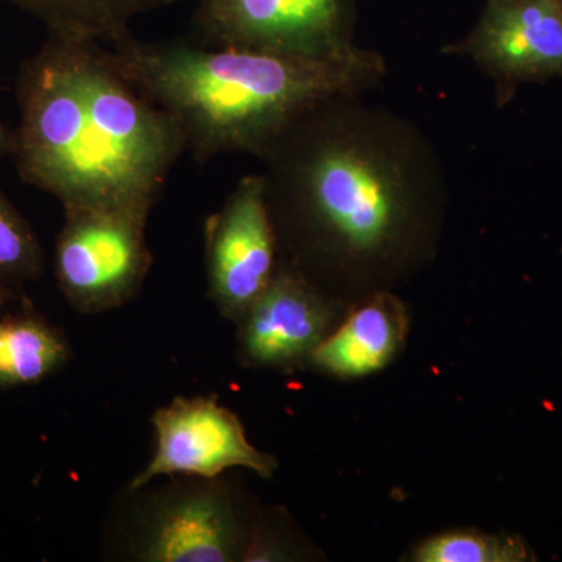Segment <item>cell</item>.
Instances as JSON below:
<instances>
[{
  "label": "cell",
  "mask_w": 562,
  "mask_h": 562,
  "mask_svg": "<svg viewBox=\"0 0 562 562\" xmlns=\"http://www.w3.org/2000/svg\"><path fill=\"white\" fill-rule=\"evenodd\" d=\"M362 95L316 103L258 158L280 260L344 303L430 265L449 203L430 138Z\"/></svg>",
  "instance_id": "obj_1"
},
{
  "label": "cell",
  "mask_w": 562,
  "mask_h": 562,
  "mask_svg": "<svg viewBox=\"0 0 562 562\" xmlns=\"http://www.w3.org/2000/svg\"><path fill=\"white\" fill-rule=\"evenodd\" d=\"M13 150L22 179L63 206L150 211L184 154L176 122L105 43L49 35L20 77Z\"/></svg>",
  "instance_id": "obj_2"
},
{
  "label": "cell",
  "mask_w": 562,
  "mask_h": 562,
  "mask_svg": "<svg viewBox=\"0 0 562 562\" xmlns=\"http://www.w3.org/2000/svg\"><path fill=\"white\" fill-rule=\"evenodd\" d=\"M110 49L201 162L225 154L260 158L306 110L333 95L366 94L387 72L379 52L360 46L330 60H305L194 38L146 43L131 32Z\"/></svg>",
  "instance_id": "obj_3"
},
{
  "label": "cell",
  "mask_w": 562,
  "mask_h": 562,
  "mask_svg": "<svg viewBox=\"0 0 562 562\" xmlns=\"http://www.w3.org/2000/svg\"><path fill=\"white\" fill-rule=\"evenodd\" d=\"M149 214L121 206H65L55 272L74 310L110 312L135 297L150 271Z\"/></svg>",
  "instance_id": "obj_4"
},
{
  "label": "cell",
  "mask_w": 562,
  "mask_h": 562,
  "mask_svg": "<svg viewBox=\"0 0 562 562\" xmlns=\"http://www.w3.org/2000/svg\"><path fill=\"white\" fill-rule=\"evenodd\" d=\"M355 24V0H199L192 38L214 47L330 60L357 47Z\"/></svg>",
  "instance_id": "obj_5"
},
{
  "label": "cell",
  "mask_w": 562,
  "mask_h": 562,
  "mask_svg": "<svg viewBox=\"0 0 562 562\" xmlns=\"http://www.w3.org/2000/svg\"><path fill=\"white\" fill-rule=\"evenodd\" d=\"M190 479L146 503L133 557L147 562L247 561L255 528L232 492L216 479Z\"/></svg>",
  "instance_id": "obj_6"
},
{
  "label": "cell",
  "mask_w": 562,
  "mask_h": 562,
  "mask_svg": "<svg viewBox=\"0 0 562 562\" xmlns=\"http://www.w3.org/2000/svg\"><path fill=\"white\" fill-rule=\"evenodd\" d=\"M279 260L265 177L250 173L205 225L209 295L222 316L238 324L268 290Z\"/></svg>",
  "instance_id": "obj_7"
},
{
  "label": "cell",
  "mask_w": 562,
  "mask_h": 562,
  "mask_svg": "<svg viewBox=\"0 0 562 562\" xmlns=\"http://www.w3.org/2000/svg\"><path fill=\"white\" fill-rule=\"evenodd\" d=\"M443 54L469 58L494 81L497 102L519 85L562 77V9L558 0H490L464 38Z\"/></svg>",
  "instance_id": "obj_8"
},
{
  "label": "cell",
  "mask_w": 562,
  "mask_h": 562,
  "mask_svg": "<svg viewBox=\"0 0 562 562\" xmlns=\"http://www.w3.org/2000/svg\"><path fill=\"white\" fill-rule=\"evenodd\" d=\"M151 424L157 439L154 457L133 480V491L165 475L217 479L228 469L244 468L271 479L277 471L276 458L251 446L241 420L214 395L177 397L157 409Z\"/></svg>",
  "instance_id": "obj_9"
},
{
  "label": "cell",
  "mask_w": 562,
  "mask_h": 562,
  "mask_svg": "<svg viewBox=\"0 0 562 562\" xmlns=\"http://www.w3.org/2000/svg\"><path fill=\"white\" fill-rule=\"evenodd\" d=\"M349 303L314 286L288 262L279 260L268 290L238 322V357L250 368L306 366L333 331Z\"/></svg>",
  "instance_id": "obj_10"
},
{
  "label": "cell",
  "mask_w": 562,
  "mask_h": 562,
  "mask_svg": "<svg viewBox=\"0 0 562 562\" xmlns=\"http://www.w3.org/2000/svg\"><path fill=\"white\" fill-rule=\"evenodd\" d=\"M408 330V312L401 299L390 290L371 292L349 303L306 366L338 379L382 371L401 355Z\"/></svg>",
  "instance_id": "obj_11"
},
{
  "label": "cell",
  "mask_w": 562,
  "mask_h": 562,
  "mask_svg": "<svg viewBox=\"0 0 562 562\" xmlns=\"http://www.w3.org/2000/svg\"><path fill=\"white\" fill-rule=\"evenodd\" d=\"M46 25L49 35L113 43L131 33L136 18L180 0H0Z\"/></svg>",
  "instance_id": "obj_12"
},
{
  "label": "cell",
  "mask_w": 562,
  "mask_h": 562,
  "mask_svg": "<svg viewBox=\"0 0 562 562\" xmlns=\"http://www.w3.org/2000/svg\"><path fill=\"white\" fill-rule=\"evenodd\" d=\"M70 357L60 331L33 317L0 321V390L40 383Z\"/></svg>",
  "instance_id": "obj_13"
},
{
  "label": "cell",
  "mask_w": 562,
  "mask_h": 562,
  "mask_svg": "<svg viewBox=\"0 0 562 562\" xmlns=\"http://www.w3.org/2000/svg\"><path fill=\"white\" fill-rule=\"evenodd\" d=\"M530 547L512 535L476 530L447 531L432 536L414 549L419 562H520L532 560Z\"/></svg>",
  "instance_id": "obj_14"
},
{
  "label": "cell",
  "mask_w": 562,
  "mask_h": 562,
  "mask_svg": "<svg viewBox=\"0 0 562 562\" xmlns=\"http://www.w3.org/2000/svg\"><path fill=\"white\" fill-rule=\"evenodd\" d=\"M41 266L43 257L32 228L0 192V280L36 279Z\"/></svg>",
  "instance_id": "obj_15"
},
{
  "label": "cell",
  "mask_w": 562,
  "mask_h": 562,
  "mask_svg": "<svg viewBox=\"0 0 562 562\" xmlns=\"http://www.w3.org/2000/svg\"><path fill=\"white\" fill-rule=\"evenodd\" d=\"M11 150H13V136L7 133L5 127L0 122V157Z\"/></svg>",
  "instance_id": "obj_16"
},
{
  "label": "cell",
  "mask_w": 562,
  "mask_h": 562,
  "mask_svg": "<svg viewBox=\"0 0 562 562\" xmlns=\"http://www.w3.org/2000/svg\"><path fill=\"white\" fill-rule=\"evenodd\" d=\"M5 297H7V290H5V286H3V281L0 280V303L5 301Z\"/></svg>",
  "instance_id": "obj_17"
},
{
  "label": "cell",
  "mask_w": 562,
  "mask_h": 562,
  "mask_svg": "<svg viewBox=\"0 0 562 562\" xmlns=\"http://www.w3.org/2000/svg\"><path fill=\"white\" fill-rule=\"evenodd\" d=\"M558 2H560L561 9H562V0H558Z\"/></svg>",
  "instance_id": "obj_18"
},
{
  "label": "cell",
  "mask_w": 562,
  "mask_h": 562,
  "mask_svg": "<svg viewBox=\"0 0 562 562\" xmlns=\"http://www.w3.org/2000/svg\"><path fill=\"white\" fill-rule=\"evenodd\" d=\"M486 2H490V0H486Z\"/></svg>",
  "instance_id": "obj_19"
}]
</instances>
